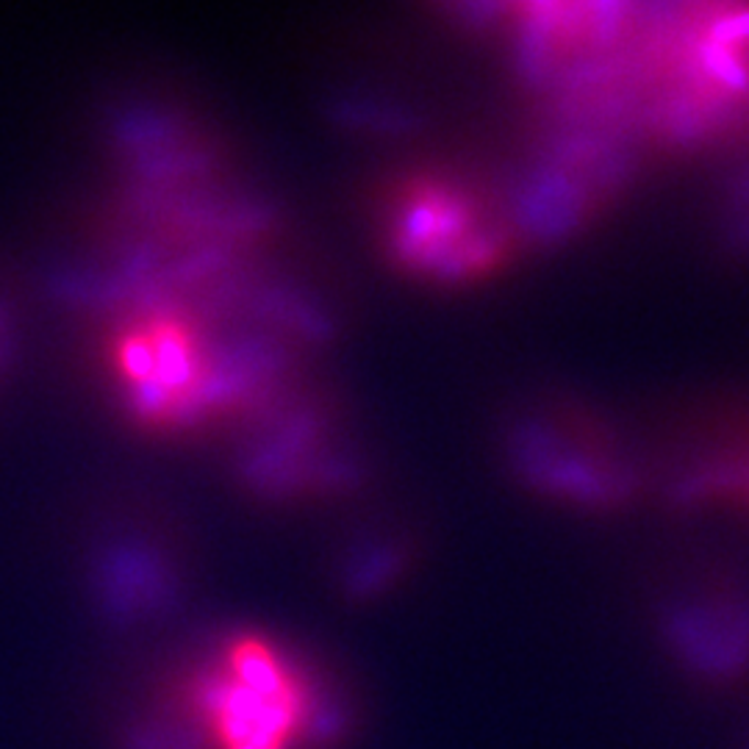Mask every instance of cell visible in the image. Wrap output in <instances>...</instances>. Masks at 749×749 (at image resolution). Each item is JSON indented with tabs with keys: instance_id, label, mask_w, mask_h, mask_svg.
<instances>
[{
	"instance_id": "1",
	"label": "cell",
	"mask_w": 749,
	"mask_h": 749,
	"mask_svg": "<svg viewBox=\"0 0 749 749\" xmlns=\"http://www.w3.org/2000/svg\"><path fill=\"white\" fill-rule=\"evenodd\" d=\"M162 730L173 749H322L339 703L295 647L233 634L186 669Z\"/></svg>"
},
{
	"instance_id": "2",
	"label": "cell",
	"mask_w": 749,
	"mask_h": 749,
	"mask_svg": "<svg viewBox=\"0 0 749 749\" xmlns=\"http://www.w3.org/2000/svg\"><path fill=\"white\" fill-rule=\"evenodd\" d=\"M392 247L403 264L439 278H461L497 262L503 231L453 184L406 186L389 222Z\"/></svg>"
},
{
	"instance_id": "3",
	"label": "cell",
	"mask_w": 749,
	"mask_h": 749,
	"mask_svg": "<svg viewBox=\"0 0 749 749\" xmlns=\"http://www.w3.org/2000/svg\"><path fill=\"white\" fill-rule=\"evenodd\" d=\"M672 663L705 689H733L749 678V592L694 588L663 616Z\"/></svg>"
},
{
	"instance_id": "4",
	"label": "cell",
	"mask_w": 749,
	"mask_h": 749,
	"mask_svg": "<svg viewBox=\"0 0 749 749\" xmlns=\"http://www.w3.org/2000/svg\"><path fill=\"white\" fill-rule=\"evenodd\" d=\"M678 506L749 522V408L703 419L678 444L669 470Z\"/></svg>"
}]
</instances>
